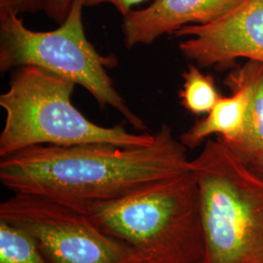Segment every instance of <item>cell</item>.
<instances>
[{"label":"cell","mask_w":263,"mask_h":263,"mask_svg":"<svg viewBox=\"0 0 263 263\" xmlns=\"http://www.w3.org/2000/svg\"><path fill=\"white\" fill-rule=\"evenodd\" d=\"M147 145H34L0 161V181L14 193L53 199L86 214L190 171L187 148L163 125Z\"/></svg>","instance_id":"6da1fadb"},{"label":"cell","mask_w":263,"mask_h":263,"mask_svg":"<svg viewBox=\"0 0 263 263\" xmlns=\"http://www.w3.org/2000/svg\"><path fill=\"white\" fill-rule=\"evenodd\" d=\"M86 215L133 249L138 263H201L204 237L197 182L189 171L96 205Z\"/></svg>","instance_id":"7a4b0ae2"},{"label":"cell","mask_w":263,"mask_h":263,"mask_svg":"<svg viewBox=\"0 0 263 263\" xmlns=\"http://www.w3.org/2000/svg\"><path fill=\"white\" fill-rule=\"evenodd\" d=\"M190 172L197 182L201 263H263V177L216 138L205 141Z\"/></svg>","instance_id":"3957f363"},{"label":"cell","mask_w":263,"mask_h":263,"mask_svg":"<svg viewBox=\"0 0 263 263\" xmlns=\"http://www.w3.org/2000/svg\"><path fill=\"white\" fill-rule=\"evenodd\" d=\"M76 85L36 66L15 68L9 87L0 96L5 122L0 134V156L34 145L73 146L147 145L154 134H135L122 125L104 127L89 120L71 103Z\"/></svg>","instance_id":"277c9868"},{"label":"cell","mask_w":263,"mask_h":263,"mask_svg":"<svg viewBox=\"0 0 263 263\" xmlns=\"http://www.w3.org/2000/svg\"><path fill=\"white\" fill-rule=\"evenodd\" d=\"M84 7L85 0H73L65 22L50 31L29 29L19 15L1 18V73L21 66L43 68L83 87L102 108L112 107L134 129L146 131V124L132 110L108 74V69L117 66V58L100 54L86 36Z\"/></svg>","instance_id":"5b68a950"},{"label":"cell","mask_w":263,"mask_h":263,"mask_svg":"<svg viewBox=\"0 0 263 263\" xmlns=\"http://www.w3.org/2000/svg\"><path fill=\"white\" fill-rule=\"evenodd\" d=\"M0 220L28 233L49 263H138L129 245L50 198L14 193L0 204Z\"/></svg>","instance_id":"8992f818"},{"label":"cell","mask_w":263,"mask_h":263,"mask_svg":"<svg viewBox=\"0 0 263 263\" xmlns=\"http://www.w3.org/2000/svg\"><path fill=\"white\" fill-rule=\"evenodd\" d=\"M174 35L189 37L179 51L199 67L226 70L239 59L263 63V0H243L216 21L183 27Z\"/></svg>","instance_id":"52a82bcc"},{"label":"cell","mask_w":263,"mask_h":263,"mask_svg":"<svg viewBox=\"0 0 263 263\" xmlns=\"http://www.w3.org/2000/svg\"><path fill=\"white\" fill-rule=\"evenodd\" d=\"M243 0H152L143 9L123 17L127 49L151 45L165 34L190 25H206L223 16Z\"/></svg>","instance_id":"ba28073f"},{"label":"cell","mask_w":263,"mask_h":263,"mask_svg":"<svg viewBox=\"0 0 263 263\" xmlns=\"http://www.w3.org/2000/svg\"><path fill=\"white\" fill-rule=\"evenodd\" d=\"M244 86L249 93L244 127L235 141L224 143L245 163L263 153V63L246 61L231 69L224 85Z\"/></svg>","instance_id":"9c48e42d"},{"label":"cell","mask_w":263,"mask_h":263,"mask_svg":"<svg viewBox=\"0 0 263 263\" xmlns=\"http://www.w3.org/2000/svg\"><path fill=\"white\" fill-rule=\"evenodd\" d=\"M232 94L221 97L204 118L194 123L180 135L179 141L190 149H194L213 135L224 143L235 141L244 127L249 93L244 86L226 85Z\"/></svg>","instance_id":"30bf717a"},{"label":"cell","mask_w":263,"mask_h":263,"mask_svg":"<svg viewBox=\"0 0 263 263\" xmlns=\"http://www.w3.org/2000/svg\"><path fill=\"white\" fill-rule=\"evenodd\" d=\"M183 83L179 91L180 104L194 115L210 112L221 96L216 88L215 77L205 74L195 65H189L182 73Z\"/></svg>","instance_id":"8fae6325"},{"label":"cell","mask_w":263,"mask_h":263,"mask_svg":"<svg viewBox=\"0 0 263 263\" xmlns=\"http://www.w3.org/2000/svg\"><path fill=\"white\" fill-rule=\"evenodd\" d=\"M0 263H49L32 238L0 220Z\"/></svg>","instance_id":"7c38bea8"},{"label":"cell","mask_w":263,"mask_h":263,"mask_svg":"<svg viewBox=\"0 0 263 263\" xmlns=\"http://www.w3.org/2000/svg\"><path fill=\"white\" fill-rule=\"evenodd\" d=\"M48 0H0V19L9 15L45 12Z\"/></svg>","instance_id":"4fadbf2b"},{"label":"cell","mask_w":263,"mask_h":263,"mask_svg":"<svg viewBox=\"0 0 263 263\" xmlns=\"http://www.w3.org/2000/svg\"><path fill=\"white\" fill-rule=\"evenodd\" d=\"M73 0H48L45 14L58 25H61L66 19Z\"/></svg>","instance_id":"5bb4252c"},{"label":"cell","mask_w":263,"mask_h":263,"mask_svg":"<svg viewBox=\"0 0 263 263\" xmlns=\"http://www.w3.org/2000/svg\"><path fill=\"white\" fill-rule=\"evenodd\" d=\"M148 1L149 0H85V7H94L101 4H110L124 17L132 10H134L136 6Z\"/></svg>","instance_id":"9a60e30c"},{"label":"cell","mask_w":263,"mask_h":263,"mask_svg":"<svg viewBox=\"0 0 263 263\" xmlns=\"http://www.w3.org/2000/svg\"><path fill=\"white\" fill-rule=\"evenodd\" d=\"M246 164L256 174L263 177V153L252 157Z\"/></svg>","instance_id":"2e32d148"}]
</instances>
